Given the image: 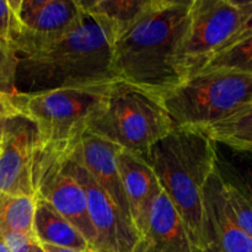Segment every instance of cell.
Returning a JSON list of instances; mask_svg holds the SVG:
<instances>
[{"instance_id": "obj_20", "label": "cell", "mask_w": 252, "mask_h": 252, "mask_svg": "<svg viewBox=\"0 0 252 252\" xmlns=\"http://www.w3.org/2000/svg\"><path fill=\"white\" fill-rule=\"evenodd\" d=\"M34 209L33 197L0 193V231L33 236Z\"/></svg>"}, {"instance_id": "obj_13", "label": "cell", "mask_w": 252, "mask_h": 252, "mask_svg": "<svg viewBox=\"0 0 252 252\" xmlns=\"http://www.w3.org/2000/svg\"><path fill=\"white\" fill-rule=\"evenodd\" d=\"M133 252H198L184 220L164 191H160Z\"/></svg>"}, {"instance_id": "obj_12", "label": "cell", "mask_w": 252, "mask_h": 252, "mask_svg": "<svg viewBox=\"0 0 252 252\" xmlns=\"http://www.w3.org/2000/svg\"><path fill=\"white\" fill-rule=\"evenodd\" d=\"M203 201L206 243L202 252H252V239L234 220L224 184L216 170L204 187Z\"/></svg>"}, {"instance_id": "obj_4", "label": "cell", "mask_w": 252, "mask_h": 252, "mask_svg": "<svg viewBox=\"0 0 252 252\" xmlns=\"http://www.w3.org/2000/svg\"><path fill=\"white\" fill-rule=\"evenodd\" d=\"M159 98L174 128L206 132L252 105V74L226 69L201 70Z\"/></svg>"}, {"instance_id": "obj_27", "label": "cell", "mask_w": 252, "mask_h": 252, "mask_svg": "<svg viewBox=\"0 0 252 252\" xmlns=\"http://www.w3.org/2000/svg\"><path fill=\"white\" fill-rule=\"evenodd\" d=\"M2 236L9 252H30L32 241L34 240L33 236L25 235V234L5 233L2 234Z\"/></svg>"}, {"instance_id": "obj_26", "label": "cell", "mask_w": 252, "mask_h": 252, "mask_svg": "<svg viewBox=\"0 0 252 252\" xmlns=\"http://www.w3.org/2000/svg\"><path fill=\"white\" fill-rule=\"evenodd\" d=\"M16 113H19V110L15 105L14 94L0 91V143L2 140V134H4L7 121Z\"/></svg>"}, {"instance_id": "obj_1", "label": "cell", "mask_w": 252, "mask_h": 252, "mask_svg": "<svg viewBox=\"0 0 252 252\" xmlns=\"http://www.w3.org/2000/svg\"><path fill=\"white\" fill-rule=\"evenodd\" d=\"M112 48L110 30L85 12L63 36L12 49L19 62L15 90L38 94L118 81L112 66Z\"/></svg>"}, {"instance_id": "obj_25", "label": "cell", "mask_w": 252, "mask_h": 252, "mask_svg": "<svg viewBox=\"0 0 252 252\" xmlns=\"http://www.w3.org/2000/svg\"><path fill=\"white\" fill-rule=\"evenodd\" d=\"M20 32L21 29L17 21L16 12L12 9L10 0H0V39L11 47Z\"/></svg>"}, {"instance_id": "obj_7", "label": "cell", "mask_w": 252, "mask_h": 252, "mask_svg": "<svg viewBox=\"0 0 252 252\" xmlns=\"http://www.w3.org/2000/svg\"><path fill=\"white\" fill-rule=\"evenodd\" d=\"M240 24L235 0H193L176 64L182 81L201 71Z\"/></svg>"}, {"instance_id": "obj_15", "label": "cell", "mask_w": 252, "mask_h": 252, "mask_svg": "<svg viewBox=\"0 0 252 252\" xmlns=\"http://www.w3.org/2000/svg\"><path fill=\"white\" fill-rule=\"evenodd\" d=\"M117 165L130 218L140 235L153 202L162 189L152 166L140 155L120 149Z\"/></svg>"}, {"instance_id": "obj_11", "label": "cell", "mask_w": 252, "mask_h": 252, "mask_svg": "<svg viewBox=\"0 0 252 252\" xmlns=\"http://www.w3.org/2000/svg\"><path fill=\"white\" fill-rule=\"evenodd\" d=\"M19 21V37L11 48L63 36L84 16L79 0H10Z\"/></svg>"}, {"instance_id": "obj_16", "label": "cell", "mask_w": 252, "mask_h": 252, "mask_svg": "<svg viewBox=\"0 0 252 252\" xmlns=\"http://www.w3.org/2000/svg\"><path fill=\"white\" fill-rule=\"evenodd\" d=\"M33 236L42 245L79 251L91 250L83 234L70 221L62 217L51 204L42 199H36Z\"/></svg>"}, {"instance_id": "obj_18", "label": "cell", "mask_w": 252, "mask_h": 252, "mask_svg": "<svg viewBox=\"0 0 252 252\" xmlns=\"http://www.w3.org/2000/svg\"><path fill=\"white\" fill-rule=\"evenodd\" d=\"M216 171L252 206V154L214 143Z\"/></svg>"}, {"instance_id": "obj_17", "label": "cell", "mask_w": 252, "mask_h": 252, "mask_svg": "<svg viewBox=\"0 0 252 252\" xmlns=\"http://www.w3.org/2000/svg\"><path fill=\"white\" fill-rule=\"evenodd\" d=\"M85 12L108 29L113 41L126 31L140 14L150 0H79Z\"/></svg>"}, {"instance_id": "obj_6", "label": "cell", "mask_w": 252, "mask_h": 252, "mask_svg": "<svg viewBox=\"0 0 252 252\" xmlns=\"http://www.w3.org/2000/svg\"><path fill=\"white\" fill-rule=\"evenodd\" d=\"M112 85L16 93L14 101L19 112L34 123L43 147L69 148L85 134L89 122L102 107Z\"/></svg>"}, {"instance_id": "obj_29", "label": "cell", "mask_w": 252, "mask_h": 252, "mask_svg": "<svg viewBox=\"0 0 252 252\" xmlns=\"http://www.w3.org/2000/svg\"><path fill=\"white\" fill-rule=\"evenodd\" d=\"M30 252H46V250H44L43 245H42V244H39L38 241L34 239L31 244V248H30Z\"/></svg>"}, {"instance_id": "obj_22", "label": "cell", "mask_w": 252, "mask_h": 252, "mask_svg": "<svg viewBox=\"0 0 252 252\" xmlns=\"http://www.w3.org/2000/svg\"><path fill=\"white\" fill-rule=\"evenodd\" d=\"M223 181V180H221ZM224 184V189H225L226 199H228L229 207L231 209V214L238 224L239 228L252 239V206L245 199V197L241 193H239L234 187L230 185Z\"/></svg>"}, {"instance_id": "obj_5", "label": "cell", "mask_w": 252, "mask_h": 252, "mask_svg": "<svg viewBox=\"0 0 252 252\" xmlns=\"http://www.w3.org/2000/svg\"><path fill=\"white\" fill-rule=\"evenodd\" d=\"M172 129L171 118L159 97L118 80L111 86L105 103L90 120L86 132L144 157Z\"/></svg>"}, {"instance_id": "obj_2", "label": "cell", "mask_w": 252, "mask_h": 252, "mask_svg": "<svg viewBox=\"0 0 252 252\" xmlns=\"http://www.w3.org/2000/svg\"><path fill=\"white\" fill-rule=\"evenodd\" d=\"M193 0H150L113 41L112 66L120 81L160 97L182 81L176 54Z\"/></svg>"}, {"instance_id": "obj_30", "label": "cell", "mask_w": 252, "mask_h": 252, "mask_svg": "<svg viewBox=\"0 0 252 252\" xmlns=\"http://www.w3.org/2000/svg\"><path fill=\"white\" fill-rule=\"evenodd\" d=\"M0 252H9V250H7L6 243H5V239H4V236H2L1 231H0Z\"/></svg>"}, {"instance_id": "obj_8", "label": "cell", "mask_w": 252, "mask_h": 252, "mask_svg": "<svg viewBox=\"0 0 252 252\" xmlns=\"http://www.w3.org/2000/svg\"><path fill=\"white\" fill-rule=\"evenodd\" d=\"M69 148L41 144L34 165V198L51 204L83 234L91 250L95 251L97 236L89 216L86 194L64 167L63 158Z\"/></svg>"}, {"instance_id": "obj_14", "label": "cell", "mask_w": 252, "mask_h": 252, "mask_svg": "<svg viewBox=\"0 0 252 252\" xmlns=\"http://www.w3.org/2000/svg\"><path fill=\"white\" fill-rule=\"evenodd\" d=\"M120 148L86 132L73 147V153L96 184L112 198L126 218L133 224L129 207L123 191L117 165ZM134 225V224H133ZM135 228V226H134Z\"/></svg>"}, {"instance_id": "obj_9", "label": "cell", "mask_w": 252, "mask_h": 252, "mask_svg": "<svg viewBox=\"0 0 252 252\" xmlns=\"http://www.w3.org/2000/svg\"><path fill=\"white\" fill-rule=\"evenodd\" d=\"M73 147L64 154V167L86 194L89 216L97 236L95 252H133L139 241V233L86 171L73 153Z\"/></svg>"}, {"instance_id": "obj_10", "label": "cell", "mask_w": 252, "mask_h": 252, "mask_svg": "<svg viewBox=\"0 0 252 252\" xmlns=\"http://www.w3.org/2000/svg\"><path fill=\"white\" fill-rule=\"evenodd\" d=\"M39 148L34 123L20 112L12 116L0 143V193L34 198V165Z\"/></svg>"}, {"instance_id": "obj_23", "label": "cell", "mask_w": 252, "mask_h": 252, "mask_svg": "<svg viewBox=\"0 0 252 252\" xmlns=\"http://www.w3.org/2000/svg\"><path fill=\"white\" fill-rule=\"evenodd\" d=\"M17 57L11 47L0 39V91L16 94L15 78H16Z\"/></svg>"}, {"instance_id": "obj_21", "label": "cell", "mask_w": 252, "mask_h": 252, "mask_svg": "<svg viewBox=\"0 0 252 252\" xmlns=\"http://www.w3.org/2000/svg\"><path fill=\"white\" fill-rule=\"evenodd\" d=\"M226 69L252 74V36L217 53L202 70Z\"/></svg>"}, {"instance_id": "obj_19", "label": "cell", "mask_w": 252, "mask_h": 252, "mask_svg": "<svg viewBox=\"0 0 252 252\" xmlns=\"http://www.w3.org/2000/svg\"><path fill=\"white\" fill-rule=\"evenodd\" d=\"M206 134L214 143L252 154V105L211 126Z\"/></svg>"}, {"instance_id": "obj_28", "label": "cell", "mask_w": 252, "mask_h": 252, "mask_svg": "<svg viewBox=\"0 0 252 252\" xmlns=\"http://www.w3.org/2000/svg\"><path fill=\"white\" fill-rule=\"evenodd\" d=\"M46 252H95L94 250H85V251H79L73 250V249H64V248H57V246L51 245H43Z\"/></svg>"}, {"instance_id": "obj_3", "label": "cell", "mask_w": 252, "mask_h": 252, "mask_svg": "<svg viewBox=\"0 0 252 252\" xmlns=\"http://www.w3.org/2000/svg\"><path fill=\"white\" fill-rule=\"evenodd\" d=\"M142 158L152 166L202 252L206 243L204 187L216 170L214 142L202 130L174 128Z\"/></svg>"}, {"instance_id": "obj_24", "label": "cell", "mask_w": 252, "mask_h": 252, "mask_svg": "<svg viewBox=\"0 0 252 252\" xmlns=\"http://www.w3.org/2000/svg\"><path fill=\"white\" fill-rule=\"evenodd\" d=\"M235 2L240 11V24L233 36L223 44L219 52L225 51L234 44L252 36V0H235Z\"/></svg>"}]
</instances>
